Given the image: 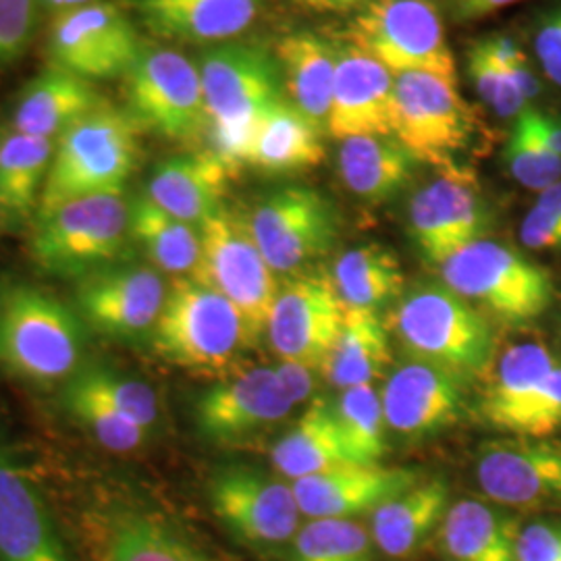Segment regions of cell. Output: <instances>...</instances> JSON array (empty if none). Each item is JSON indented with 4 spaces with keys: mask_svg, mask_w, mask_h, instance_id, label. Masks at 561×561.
I'll list each match as a JSON object with an SVG mask.
<instances>
[{
    "mask_svg": "<svg viewBox=\"0 0 561 561\" xmlns=\"http://www.w3.org/2000/svg\"><path fill=\"white\" fill-rule=\"evenodd\" d=\"M522 0H449V7L454 15L461 21L481 20L495 11H502L510 4H516Z\"/></svg>",
    "mask_w": 561,
    "mask_h": 561,
    "instance_id": "50",
    "label": "cell"
},
{
    "mask_svg": "<svg viewBox=\"0 0 561 561\" xmlns=\"http://www.w3.org/2000/svg\"><path fill=\"white\" fill-rule=\"evenodd\" d=\"M533 119H535V125H537V129H539V134H541V138L545 140V144H547V146H549L558 157H561L560 117L533 108Z\"/></svg>",
    "mask_w": 561,
    "mask_h": 561,
    "instance_id": "52",
    "label": "cell"
},
{
    "mask_svg": "<svg viewBox=\"0 0 561 561\" xmlns=\"http://www.w3.org/2000/svg\"><path fill=\"white\" fill-rule=\"evenodd\" d=\"M341 439L352 463L375 466L387 454V421L381 393L373 385L343 389L333 401Z\"/></svg>",
    "mask_w": 561,
    "mask_h": 561,
    "instance_id": "38",
    "label": "cell"
},
{
    "mask_svg": "<svg viewBox=\"0 0 561 561\" xmlns=\"http://www.w3.org/2000/svg\"><path fill=\"white\" fill-rule=\"evenodd\" d=\"M294 408L275 368L256 366L206 389L194 405V421L204 439L236 443L277 426Z\"/></svg>",
    "mask_w": 561,
    "mask_h": 561,
    "instance_id": "19",
    "label": "cell"
},
{
    "mask_svg": "<svg viewBox=\"0 0 561 561\" xmlns=\"http://www.w3.org/2000/svg\"><path fill=\"white\" fill-rule=\"evenodd\" d=\"M373 535L354 520L319 518L300 526L287 561H375Z\"/></svg>",
    "mask_w": 561,
    "mask_h": 561,
    "instance_id": "39",
    "label": "cell"
},
{
    "mask_svg": "<svg viewBox=\"0 0 561 561\" xmlns=\"http://www.w3.org/2000/svg\"><path fill=\"white\" fill-rule=\"evenodd\" d=\"M169 287L161 271L119 262L76 283L81 321L104 337L125 343L152 337Z\"/></svg>",
    "mask_w": 561,
    "mask_h": 561,
    "instance_id": "14",
    "label": "cell"
},
{
    "mask_svg": "<svg viewBox=\"0 0 561 561\" xmlns=\"http://www.w3.org/2000/svg\"><path fill=\"white\" fill-rule=\"evenodd\" d=\"M472 129L474 117L461 99L456 78L424 71L396 76L391 138L414 161L439 171L456 169Z\"/></svg>",
    "mask_w": 561,
    "mask_h": 561,
    "instance_id": "9",
    "label": "cell"
},
{
    "mask_svg": "<svg viewBox=\"0 0 561 561\" xmlns=\"http://www.w3.org/2000/svg\"><path fill=\"white\" fill-rule=\"evenodd\" d=\"M337 53L340 48L312 32L287 34L275 48L289 102L322 129L331 113Z\"/></svg>",
    "mask_w": 561,
    "mask_h": 561,
    "instance_id": "27",
    "label": "cell"
},
{
    "mask_svg": "<svg viewBox=\"0 0 561 561\" xmlns=\"http://www.w3.org/2000/svg\"><path fill=\"white\" fill-rule=\"evenodd\" d=\"M449 505L447 482L419 481L370 514L373 541L387 558H408L442 526Z\"/></svg>",
    "mask_w": 561,
    "mask_h": 561,
    "instance_id": "28",
    "label": "cell"
},
{
    "mask_svg": "<svg viewBox=\"0 0 561 561\" xmlns=\"http://www.w3.org/2000/svg\"><path fill=\"white\" fill-rule=\"evenodd\" d=\"M331 279L345 310L381 312L405 291V275L393 250L381 243H362L343 252Z\"/></svg>",
    "mask_w": 561,
    "mask_h": 561,
    "instance_id": "35",
    "label": "cell"
},
{
    "mask_svg": "<svg viewBox=\"0 0 561 561\" xmlns=\"http://www.w3.org/2000/svg\"><path fill=\"white\" fill-rule=\"evenodd\" d=\"M271 460L280 479L291 482L352 463L341 439L333 401H308L300 419L273 445Z\"/></svg>",
    "mask_w": 561,
    "mask_h": 561,
    "instance_id": "29",
    "label": "cell"
},
{
    "mask_svg": "<svg viewBox=\"0 0 561 561\" xmlns=\"http://www.w3.org/2000/svg\"><path fill=\"white\" fill-rule=\"evenodd\" d=\"M233 175L210 150L162 161L150 175L146 196L169 215L202 227L222 210Z\"/></svg>",
    "mask_w": 561,
    "mask_h": 561,
    "instance_id": "24",
    "label": "cell"
},
{
    "mask_svg": "<svg viewBox=\"0 0 561 561\" xmlns=\"http://www.w3.org/2000/svg\"><path fill=\"white\" fill-rule=\"evenodd\" d=\"M477 479L500 505H561V443L526 437L489 443L479 454Z\"/></svg>",
    "mask_w": 561,
    "mask_h": 561,
    "instance_id": "20",
    "label": "cell"
},
{
    "mask_svg": "<svg viewBox=\"0 0 561 561\" xmlns=\"http://www.w3.org/2000/svg\"><path fill=\"white\" fill-rule=\"evenodd\" d=\"M466 67H468V78L474 92L497 117L502 119L520 117L522 113L528 108V102L516 88L510 71L503 67L502 62H497L489 55V50L484 48L481 41L474 42L468 48Z\"/></svg>",
    "mask_w": 561,
    "mask_h": 561,
    "instance_id": "43",
    "label": "cell"
},
{
    "mask_svg": "<svg viewBox=\"0 0 561 561\" xmlns=\"http://www.w3.org/2000/svg\"><path fill=\"white\" fill-rule=\"evenodd\" d=\"M198 69L210 125L256 127L283 101L277 59L254 44H219L202 55Z\"/></svg>",
    "mask_w": 561,
    "mask_h": 561,
    "instance_id": "17",
    "label": "cell"
},
{
    "mask_svg": "<svg viewBox=\"0 0 561 561\" xmlns=\"http://www.w3.org/2000/svg\"><path fill=\"white\" fill-rule=\"evenodd\" d=\"M537 206H541L545 210L553 213L561 217V181L545 187L542 192H539V198H537Z\"/></svg>",
    "mask_w": 561,
    "mask_h": 561,
    "instance_id": "54",
    "label": "cell"
},
{
    "mask_svg": "<svg viewBox=\"0 0 561 561\" xmlns=\"http://www.w3.org/2000/svg\"><path fill=\"white\" fill-rule=\"evenodd\" d=\"M520 240L530 250L561 252V217L535 204L522 221Z\"/></svg>",
    "mask_w": 561,
    "mask_h": 561,
    "instance_id": "47",
    "label": "cell"
},
{
    "mask_svg": "<svg viewBox=\"0 0 561 561\" xmlns=\"http://www.w3.org/2000/svg\"><path fill=\"white\" fill-rule=\"evenodd\" d=\"M90 2H94V0H41V7L44 11H50L53 15H59V13L78 9V7L90 4Z\"/></svg>",
    "mask_w": 561,
    "mask_h": 561,
    "instance_id": "55",
    "label": "cell"
},
{
    "mask_svg": "<svg viewBox=\"0 0 561 561\" xmlns=\"http://www.w3.org/2000/svg\"><path fill=\"white\" fill-rule=\"evenodd\" d=\"M505 164L514 180L535 192L561 181V157L542 140L533 108H526L516 119L505 146Z\"/></svg>",
    "mask_w": 561,
    "mask_h": 561,
    "instance_id": "42",
    "label": "cell"
},
{
    "mask_svg": "<svg viewBox=\"0 0 561 561\" xmlns=\"http://www.w3.org/2000/svg\"><path fill=\"white\" fill-rule=\"evenodd\" d=\"M561 428V364H558L535 396L507 426V433L526 439H545Z\"/></svg>",
    "mask_w": 561,
    "mask_h": 561,
    "instance_id": "44",
    "label": "cell"
},
{
    "mask_svg": "<svg viewBox=\"0 0 561 561\" xmlns=\"http://www.w3.org/2000/svg\"><path fill=\"white\" fill-rule=\"evenodd\" d=\"M73 377L117 410L121 416L152 433L159 422V398L148 382L96 364L85 368L81 366Z\"/></svg>",
    "mask_w": 561,
    "mask_h": 561,
    "instance_id": "41",
    "label": "cell"
},
{
    "mask_svg": "<svg viewBox=\"0 0 561 561\" xmlns=\"http://www.w3.org/2000/svg\"><path fill=\"white\" fill-rule=\"evenodd\" d=\"M345 38L393 76L424 71L456 78L442 15L431 0H370L350 23Z\"/></svg>",
    "mask_w": 561,
    "mask_h": 561,
    "instance_id": "7",
    "label": "cell"
},
{
    "mask_svg": "<svg viewBox=\"0 0 561 561\" xmlns=\"http://www.w3.org/2000/svg\"><path fill=\"white\" fill-rule=\"evenodd\" d=\"M345 317L331 273L306 268L279 285L266 340L280 360L300 362L322 370Z\"/></svg>",
    "mask_w": 561,
    "mask_h": 561,
    "instance_id": "16",
    "label": "cell"
},
{
    "mask_svg": "<svg viewBox=\"0 0 561 561\" xmlns=\"http://www.w3.org/2000/svg\"><path fill=\"white\" fill-rule=\"evenodd\" d=\"M393 90L396 76L387 67L354 46H343L337 53L327 131L337 140L356 136L391 138Z\"/></svg>",
    "mask_w": 561,
    "mask_h": 561,
    "instance_id": "23",
    "label": "cell"
},
{
    "mask_svg": "<svg viewBox=\"0 0 561 561\" xmlns=\"http://www.w3.org/2000/svg\"><path fill=\"white\" fill-rule=\"evenodd\" d=\"M138 121L127 108L101 102L55 141L50 171L42 190L38 215L65 202L123 192L140 159Z\"/></svg>",
    "mask_w": 561,
    "mask_h": 561,
    "instance_id": "2",
    "label": "cell"
},
{
    "mask_svg": "<svg viewBox=\"0 0 561 561\" xmlns=\"http://www.w3.org/2000/svg\"><path fill=\"white\" fill-rule=\"evenodd\" d=\"M262 0H136L146 27L164 41L225 44L243 34Z\"/></svg>",
    "mask_w": 561,
    "mask_h": 561,
    "instance_id": "25",
    "label": "cell"
},
{
    "mask_svg": "<svg viewBox=\"0 0 561 561\" xmlns=\"http://www.w3.org/2000/svg\"><path fill=\"white\" fill-rule=\"evenodd\" d=\"M0 561H73L13 445L0 433Z\"/></svg>",
    "mask_w": 561,
    "mask_h": 561,
    "instance_id": "21",
    "label": "cell"
},
{
    "mask_svg": "<svg viewBox=\"0 0 561 561\" xmlns=\"http://www.w3.org/2000/svg\"><path fill=\"white\" fill-rule=\"evenodd\" d=\"M0 213H2V210H0Z\"/></svg>",
    "mask_w": 561,
    "mask_h": 561,
    "instance_id": "56",
    "label": "cell"
},
{
    "mask_svg": "<svg viewBox=\"0 0 561 561\" xmlns=\"http://www.w3.org/2000/svg\"><path fill=\"white\" fill-rule=\"evenodd\" d=\"M123 80L127 111L141 129L185 144L206 138L210 117L201 69L180 50L144 46Z\"/></svg>",
    "mask_w": 561,
    "mask_h": 561,
    "instance_id": "8",
    "label": "cell"
},
{
    "mask_svg": "<svg viewBox=\"0 0 561 561\" xmlns=\"http://www.w3.org/2000/svg\"><path fill=\"white\" fill-rule=\"evenodd\" d=\"M150 340L164 360L196 373H219L252 345L240 310L194 277L169 287Z\"/></svg>",
    "mask_w": 561,
    "mask_h": 561,
    "instance_id": "5",
    "label": "cell"
},
{
    "mask_svg": "<svg viewBox=\"0 0 561 561\" xmlns=\"http://www.w3.org/2000/svg\"><path fill=\"white\" fill-rule=\"evenodd\" d=\"M277 379L280 382L283 393L289 398L294 405H300L306 401L314 400V391H317V368H310L300 362L280 360L279 366L275 368Z\"/></svg>",
    "mask_w": 561,
    "mask_h": 561,
    "instance_id": "49",
    "label": "cell"
},
{
    "mask_svg": "<svg viewBox=\"0 0 561 561\" xmlns=\"http://www.w3.org/2000/svg\"><path fill=\"white\" fill-rule=\"evenodd\" d=\"M389 331L410 358L435 364L463 381L493 364L495 340L486 317L445 283L422 280L405 289L391 312Z\"/></svg>",
    "mask_w": 561,
    "mask_h": 561,
    "instance_id": "1",
    "label": "cell"
},
{
    "mask_svg": "<svg viewBox=\"0 0 561 561\" xmlns=\"http://www.w3.org/2000/svg\"><path fill=\"white\" fill-rule=\"evenodd\" d=\"M60 403L69 412V416H73L81 426H85L94 435V439L108 451H136L150 437V431L121 416L117 410H113L106 401L99 398L94 391H90L76 377L65 381V387L60 391Z\"/></svg>",
    "mask_w": 561,
    "mask_h": 561,
    "instance_id": "40",
    "label": "cell"
},
{
    "mask_svg": "<svg viewBox=\"0 0 561 561\" xmlns=\"http://www.w3.org/2000/svg\"><path fill=\"white\" fill-rule=\"evenodd\" d=\"M140 36L108 0H94L53 18L48 53L55 67L85 80L125 78L140 57Z\"/></svg>",
    "mask_w": 561,
    "mask_h": 561,
    "instance_id": "13",
    "label": "cell"
},
{
    "mask_svg": "<svg viewBox=\"0 0 561 561\" xmlns=\"http://www.w3.org/2000/svg\"><path fill=\"white\" fill-rule=\"evenodd\" d=\"M439 268L447 287L510 327L537 321L553 300L549 273L500 241H474Z\"/></svg>",
    "mask_w": 561,
    "mask_h": 561,
    "instance_id": "6",
    "label": "cell"
},
{
    "mask_svg": "<svg viewBox=\"0 0 561 561\" xmlns=\"http://www.w3.org/2000/svg\"><path fill=\"white\" fill-rule=\"evenodd\" d=\"M419 481H422L421 472L410 468L347 463L294 481L291 486L301 516L310 520H352L356 516L373 514L382 503L393 500Z\"/></svg>",
    "mask_w": 561,
    "mask_h": 561,
    "instance_id": "22",
    "label": "cell"
},
{
    "mask_svg": "<svg viewBox=\"0 0 561 561\" xmlns=\"http://www.w3.org/2000/svg\"><path fill=\"white\" fill-rule=\"evenodd\" d=\"M520 528L491 503L460 500L449 505L439 539L449 561H518Z\"/></svg>",
    "mask_w": 561,
    "mask_h": 561,
    "instance_id": "31",
    "label": "cell"
},
{
    "mask_svg": "<svg viewBox=\"0 0 561 561\" xmlns=\"http://www.w3.org/2000/svg\"><path fill=\"white\" fill-rule=\"evenodd\" d=\"M491 213L468 169L439 171L412 196L408 206L410 240L428 264L442 266L466 245L482 240Z\"/></svg>",
    "mask_w": 561,
    "mask_h": 561,
    "instance_id": "15",
    "label": "cell"
},
{
    "mask_svg": "<svg viewBox=\"0 0 561 561\" xmlns=\"http://www.w3.org/2000/svg\"><path fill=\"white\" fill-rule=\"evenodd\" d=\"M0 362L23 381H69L81 368L85 327L59 298L30 283L0 285Z\"/></svg>",
    "mask_w": 561,
    "mask_h": 561,
    "instance_id": "3",
    "label": "cell"
},
{
    "mask_svg": "<svg viewBox=\"0 0 561 561\" xmlns=\"http://www.w3.org/2000/svg\"><path fill=\"white\" fill-rule=\"evenodd\" d=\"M322 127L289 101L273 104L259 123L250 164L268 175L304 173L324 161Z\"/></svg>",
    "mask_w": 561,
    "mask_h": 561,
    "instance_id": "30",
    "label": "cell"
},
{
    "mask_svg": "<svg viewBox=\"0 0 561 561\" xmlns=\"http://www.w3.org/2000/svg\"><path fill=\"white\" fill-rule=\"evenodd\" d=\"M129 229L136 241L161 273L192 277L202 259L201 227L181 221L157 206L148 196L129 204Z\"/></svg>",
    "mask_w": 561,
    "mask_h": 561,
    "instance_id": "36",
    "label": "cell"
},
{
    "mask_svg": "<svg viewBox=\"0 0 561 561\" xmlns=\"http://www.w3.org/2000/svg\"><path fill=\"white\" fill-rule=\"evenodd\" d=\"M250 233L268 266L296 275L327 256L341 236L335 204L306 185H287L266 194L248 217Z\"/></svg>",
    "mask_w": 561,
    "mask_h": 561,
    "instance_id": "11",
    "label": "cell"
},
{
    "mask_svg": "<svg viewBox=\"0 0 561 561\" xmlns=\"http://www.w3.org/2000/svg\"><path fill=\"white\" fill-rule=\"evenodd\" d=\"M53 154L55 140L18 131L0 138V210L4 215L27 219L38 210Z\"/></svg>",
    "mask_w": 561,
    "mask_h": 561,
    "instance_id": "37",
    "label": "cell"
},
{
    "mask_svg": "<svg viewBox=\"0 0 561 561\" xmlns=\"http://www.w3.org/2000/svg\"><path fill=\"white\" fill-rule=\"evenodd\" d=\"M558 364L549 347L537 341L510 345L486 370L489 379L479 405L482 421L507 433V426Z\"/></svg>",
    "mask_w": 561,
    "mask_h": 561,
    "instance_id": "32",
    "label": "cell"
},
{
    "mask_svg": "<svg viewBox=\"0 0 561 561\" xmlns=\"http://www.w3.org/2000/svg\"><path fill=\"white\" fill-rule=\"evenodd\" d=\"M381 400L387 428L401 439L419 442L460 421L466 391L458 375L410 358L389 373Z\"/></svg>",
    "mask_w": 561,
    "mask_h": 561,
    "instance_id": "18",
    "label": "cell"
},
{
    "mask_svg": "<svg viewBox=\"0 0 561 561\" xmlns=\"http://www.w3.org/2000/svg\"><path fill=\"white\" fill-rule=\"evenodd\" d=\"M505 69L510 71L512 80L516 83V88L520 90V94L526 99V102H530L541 94V83L537 80V76H535V71H533V67H530L526 57L516 60L514 65H510Z\"/></svg>",
    "mask_w": 561,
    "mask_h": 561,
    "instance_id": "51",
    "label": "cell"
},
{
    "mask_svg": "<svg viewBox=\"0 0 561 561\" xmlns=\"http://www.w3.org/2000/svg\"><path fill=\"white\" fill-rule=\"evenodd\" d=\"M131 240L123 192L65 202L36 219L32 259L44 273L81 279L119 264Z\"/></svg>",
    "mask_w": 561,
    "mask_h": 561,
    "instance_id": "4",
    "label": "cell"
},
{
    "mask_svg": "<svg viewBox=\"0 0 561 561\" xmlns=\"http://www.w3.org/2000/svg\"><path fill=\"white\" fill-rule=\"evenodd\" d=\"M101 102L92 81L50 67L23 88L11 119L13 131L57 140Z\"/></svg>",
    "mask_w": 561,
    "mask_h": 561,
    "instance_id": "26",
    "label": "cell"
},
{
    "mask_svg": "<svg viewBox=\"0 0 561 561\" xmlns=\"http://www.w3.org/2000/svg\"><path fill=\"white\" fill-rule=\"evenodd\" d=\"M389 335L379 312L345 310L340 335L322 364V377L341 391L373 385L391 362Z\"/></svg>",
    "mask_w": 561,
    "mask_h": 561,
    "instance_id": "33",
    "label": "cell"
},
{
    "mask_svg": "<svg viewBox=\"0 0 561 561\" xmlns=\"http://www.w3.org/2000/svg\"><path fill=\"white\" fill-rule=\"evenodd\" d=\"M202 259L194 279L219 291L240 310L252 343L266 333L279 291L277 273L264 261L248 219L222 208L201 227Z\"/></svg>",
    "mask_w": 561,
    "mask_h": 561,
    "instance_id": "10",
    "label": "cell"
},
{
    "mask_svg": "<svg viewBox=\"0 0 561 561\" xmlns=\"http://www.w3.org/2000/svg\"><path fill=\"white\" fill-rule=\"evenodd\" d=\"M208 502L222 526L254 549L289 547L300 530L291 482L254 466H219L208 479Z\"/></svg>",
    "mask_w": 561,
    "mask_h": 561,
    "instance_id": "12",
    "label": "cell"
},
{
    "mask_svg": "<svg viewBox=\"0 0 561 561\" xmlns=\"http://www.w3.org/2000/svg\"><path fill=\"white\" fill-rule=\"evenodd\" d=\"M337 162L343 185L366 204L396 198L412 181L416 164L398 141L377 136L341 140Z\"/></svg>",
    "mask_w": 561,
    "mask_h": 561,
    "instance_id": "34",
    "label": "cell"
},
{
    "mask_svg": "<svg viewBox=\"0 0 561 561\" xmlns=\"http://www.w3.org/2000/svg\"><path fill=\"white\" fill-rule=\"evenodd\" d=\"M535 53L547 80L561 88V7L542 21L535 36Z\"/></svg>",
    "mask_w": 561,
    "mask_h": 561,
    "instance_id": "48",
    "label": "cell"
},
{
    "mask_svg": "<svg viewBox=\"0 0 561 561\" xmlns=\"http://www.w3.org/2000/svg\"><path fill=\"white\" fill-rule=\"evenodd\" d=\"M41 9V0H0V67L27 50Z\"/></svg>",
    "mask_w": 561,
    "mask_h": 561,
    "instance_id": "45",
    "label": "cell"
},
{
    "mask_svg": "<svg viewBox=\"0 0 561 561\" xmlns=\"http://www.w3.org/2000/svg\"><path fill=\"white\" fill-rule=\"evenodd\" d=\"M298 7L314 13H335V11H347L354 7H364L370 0H294Z\"/></svg>",
    "mask_w": 561,
    "mask_h": 561,
    "instance_id": "53",
    "label": "cell"
},
{
    "mask_svg": "<svg viewBox=\"0 0 561 561\" xmlns=\"http://www.w3.org/2000/svg\"><path fill=\"white\" fill-rule=\"evenodd\" d=\"M518 561H561V520H535L522 526Z\"/></svg>",
    "mask_w": 561,
    "mask_h": 561,
    "instance_id": "46",
    "label": "cell"
}]
</instances>
